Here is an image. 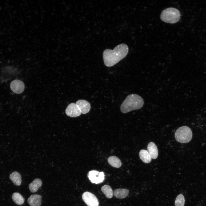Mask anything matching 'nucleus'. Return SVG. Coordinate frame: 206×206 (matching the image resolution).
<instances>
[{
    "label": "nucleus",
    "mask_w": 206,
    "mask_h": 206,
    "mask_svg": "<svg viewBox=\"0 0 206 206\" xmlns=\"http://www.w3.org/2000/svg\"><path fill=\"white\" fill-rule=\"evenodd\" d=\"M128 52V46L125 43L120 44L112 50L106 49L103 53L104 63L107 67L113 66L124 58Z\"/></svg>",
    "instance_id": "obj_1"
},
{
    "label": "nucleus",
    "mask_w": 206,
    "mask_h": 206,
    "mask_svg": "<svg viewBox=\"0 0 206 206\" xmlns=\"http://www.w3.org/2000/svg\"><path fill=\"white\" fill-rule=\"evenodd\" d=\"M144 103V100L140 96L131 94L127 96L123 101L120 106V110L123 113H126L141 108Z\"/></svg>",
    "instance_id": "obj_2"
},
{
    "label": "nucleus",
    "mask_w": 206,
    "mask_h": 206,
    "mask_svg": "<svg viewBox=\"0 0 206 206\" xmlns=\"http://www.w3.org/2000/svg\"><path fill=\"white\" fill-rule=\"evenodd\" d=\"M181 17L179 11L175 8L169 7L164 10L161 12L160 18L163 21L170 23L178 22Z\"/></svg>",
    "instance_id": "obj_3"
},
{
    "label": "nucleus",
    "mask_w": 206,
    "mask_h": 206,
    "mask_svg": "<svg viewBox=\"0 0 206 206\" xmlns=\"http://www.w3.org/2000/svg\"><path fill=\"white\" fill-rule=\"evenodd\" d=\"M192 133L191 129L187 126H182L178 128L175 134L176 140L180 142L186 143L191 139Z\"/></svg>",
    "instance_id": "obj_4"
},
{
    "label": "nucleus",
    "mask_w": 206,
    "mask_h": 206,
    "mask_svg": "<svg viewBox=\"0 0 206 206\" xmlns=\"http://www.w3.org/2000/svg\"><path fill=\"white\" fill-rule=\"evenodd\" d=\"M88 177L90 181L93 183L98 184L102 183L104 179L105 175L103 172L93 170L89 172Z\"/></svg>",
    "instance_id": "obj_5"
},
{
    "label": "nucleus",
    "mask_w": 206,
    "mask_h": 206,
    "mask_svg": "<svg viewBox=\"0 0 206 206\" xmlns=\"http://www.w3.org/2000/svg\"><path fill=\"white\" fill-rule=\"evenodd\" d=\"M82 199L88 206H98V201L96 196L92 193L85 192L82 195Z\"/></svg>",
    "instance_id": "obj_6"
},
{
    "label": "nucleus",
    "mask_w": 206,
    "mask_h": 206,
    "mask_svg": "<svg viewBox=\"0 0 206 206\" xmlns=\"http://www.w3.org/2000/svg\"><path fill=\"white\" fill-rule=\"evenodd\" d=\"M65 112L67 115L72 117L78 116L82 114L80 106L75 103L69 104L67 107Z\"/></svg>",
    "instance_id": "obj_7"
},
{
    "label": "nucleus",
    "mask_w": 206,
    "mask_h": 206,
    "mask_svg": "<svg viewBox=\"0 0 206 206\" xmlns=\"http://www.w3.org/2000/svg\"><path fill=\"white\" fill-rule=\"evenodd\" d=\"M10 87L13 92L18 94L21 93L25 88V85L23 82L18 80L13 81L11 83Z\"/></svg>",
    "instance_id": "obj_8"
},
{
    "label": "nucleus",
    "mask_w": 206,
    "mask_h": 206,
    "mask_svg": "<svg viewBox=\"0 0 206 206\" xmlns=\"http://www.w3.org/2000/svg\"><path fill=\"white\" fill-rule=\"evenodd\" d=\"M41 198L40 195H32L28 198L27 202L31 206H41Z\"/></svg>",
    "instance_id": "obj_9"
},
{
    "label": "nucleus",
    "mask_w": 206,
    "mask_h": 206,
    "mask_svg": "<svg viewBox=\"0 0 206 206\" xmlns=\"http://www.w3.org/2000/svg\"><path fill=\"white\" fill-rule=\"evenodd\" d=\"M147 148L151 158L156 159L158 155V151L156 144L153 142H150L148 144Z\"/></svg>",
    "instance_id": "obj_10"
},
{
    "label": "nucleus",
    "mask_w": 206,
    "mask_h": 206,
    "mask_svg": "<svg viewBox=\"0 0 206 206\" xmlns=\"http://www.w3.org/2000/svg\"><path fill=\"white\" fill-rule=\"evenodd\" d=\"M42 184L41 181L39 179H36L30 183L29 185L30 191L32 193L36 192Z\"/></svg>",
    "instance_id": "obj_11"
},
{
    "label": "nucleus",
    "mask_w": 206,
    "mask_h": 206,
    "mask_svg": "<svg viewBox=\"0 0 206 206\" xmlns=\"http://www.w3.org/2000/svg\"><path fill=\"white\" fill-rule=\"evenodd\" d=\"M140 159L144 163H148L150 162L152 158L148 151L144 149L141 150L139 153Z\"/></svg>",
    "instance_id": "obj_12"
},
{
    "label": "nucleus",
    "mask_w": 206,
    "mask_h": 206,
    "mask_svg": "<svg viewBox=\"0 0 206 206\" xmlns=\"http://www.w3.org/2000/svg\"><path fill=\"white\" fill-rule=\"evenodd\" d=\"M9 178L12 182L17 186H19L21 184V177L20 174L17 171H14L11 173Z\"/></svg>",
    "instance_id": "obj_13"
},
{
    "label": "nucleus",
    "mask_w": 206,
    "mask_h": 206,
    "mask_svg": "<svg viewBox=\"0 0 206 206\" xmlns=\"http://www.w3.org/2000/svg\"><path fill=\"white\" fill-rule=\"evenodd\" d=\"M128 190L124 189H116L114 193V196L119 199H123L125 198L128 196Z\"/></svg>",
    "instance_id": "obj_14"
},
{
    "label": "nucleus",
    "mask_w": 206,
    "mask_h": 206,
    "mask_svg": "<svg viewBox=\"0 0 206 206\" xmlns=\"http://www.w3.org/2000/svg\"><path fill=\"white\" fill-rule=\"evenodd\" d=\"M108 161L111 166L115 168H119L122 165V163L120 159L115 156H111L109 157L108 159Z\"/></svg>",
    "instance_id": "obj_15"
},
{
    "label": "nucleus",
    "mask_w": 206,
    "mask_h": 206,
    "mask_svg": "<svg viewBox=\"0 0 206 206\" xmlns=\"http://www.w3.org/2000/svg\"><path fill=\"white\" fill-rule=\"evenodd\" d=\"M12 198L14 202L17 205H21L24 202V199L23 196L19 193H14L12 196Z\"/></svg>",
    "instance_id": "obj_16"
},
{
    "label": "nucleus",
    "mask_w": 206,
    "mask_h": 206,
    "mask_svg": "<svg viewBox=\"0 0 206 206\" xmlns=\"http://www.w3.org/2000/svg\"><path fill=\"white\" fill-rule=\"evenodd\" d=\"M101 191L108 198H111L113 196V192L111 187L108 185H105L101 188Z\"/></svg>",
    "instance_id": "obj_17"
},
{
    "label": "nucleus",
    "mask_w": 206,
    "mask_h": 206,
    "mask_svg": "<svg viewBox=\"0 0 206 206\" xmlns=\"http://www.w3.org/2000/svg\"><path fill=\"white\" fill-rule=\"evenodd\" d=\"M185 199L184 196L182 194L178 195L175 201V206H184Z\"/></svg>",
    "instance_id": "obj_18"
}]
</instances>
